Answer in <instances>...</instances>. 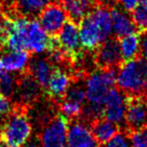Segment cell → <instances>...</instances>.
I'll return each instance as SVG.
<instances>
[{"label": "cell", "instance_id": "cell-1", "mask_svg": "<svg viewBox=\"0 0 147 147\" xmlns=\"http://www.w3.org/2000/svg\"><path fill=\"white\" fill-rule=\"evenodd\" d=\"M29 109L13 103L11 112L1 124V136L5 147H24L32 134Z\"/></svg>", "mask_w": 147, "mask_h": 147}, {"label": "cell", "instance_id": "cell-2", "mask_svg": "<svg viewBox=\"0 0 147 147\" xmlns=\"http://www.w3.org/2000/svg\"><path fill=\"white\" fill-rule=\"evenodd\" d=\"M116 87L125 96L147 97V61L140 57L124 61L118 69Z\"/></svg>", "mask_w": 147, "mask_h": 147}, {"label": "cell", "instance_id": "cell-3", "mask_svg": "<svg viewBox=\"0 0 147 147\" xmlns=\"http://www.w3.org/2000/svg\"><path fill=\"white\" fill-rule=\"evenodd\" d=\"M15 85L16 86L14 96L16 95L17 100L14 104L24 106L28 109L41 100L45 94L36 79L27 67L19 71L18 75L15 76Z\"/></svg>", "mask_w": 147, "mask_h": 147}, {"label": "cell", "instance_id": "cell-4", "mask_svg": "<svg viewBox=\"0 0 147 147\" xmlns=\"http://www.w3.org/2000/svg\"><path fill=\"white\" fill-rule=\"evenodd\" d=\"M67 127L69 120L59 111L38 130L36 138L40 147H65Z\"/></svg>", "mask_w": 147, "mask_h": 147}, {"label": "cell", "instance_id": "cell-5", "mask_svg": "<svg viewBox=\"0 0 147 147\" xmlns=\"http://www.w3.org/2000/svg\"><path fill=\"white\" fill-rule=\"evenodd\" d=\"M92 61L97 69H118L124 63L119 39L111 35L103 41L92 53Z\"/></svg>", "mask_w": 147, "mask_h": 147}, {"label": "cell", "instance_id": "cell-6", "mask_svg": "<svg viewBox=\"0 0 147 147\" xmlns=\"http://www.w3.org/2000/svg\"><path fill=\"white\" fill-rule=\"evenodd\" d=\"M124 125L127 132L147 127V97L126 96Z\"/></svg>", "mask_w": 147, "mask_h": 147}, {"label": "cell", "instance_id": "cell-7", "mask_svg": "<svg viewBox=\"0 0 147 147\" xmlns=\"http://www.w3.org/2000/svg\"><path fill=\"white\" fill-rule=\"evenodd\" d=\"M67 19L65 11L57 0L47 4L37 16L38 23L49 36H57Z\"/></svg>", "mask_w": 147, "mask_h": 147}, {"label": "cell", "instance_id": "cell-8", "mask_svg": "<svg viewBox=\"0 0 147 147\" xmlns=\"http://www.w3.org/2000/svg\"><path fill=\"white\" fill-rule=\"evenodd\" d=\"M57 0H11L9 4H1L0 9L9 17H25L36 19L40 11Z\"/></svg>", "mask_w": 147, "mask_h": 147}, {"label": "cell", "instance_id": "cell-9", "mask_svg": "<svg viewBox=\"0 0 147 147\" xmlns=\"http://www.w3.org/2000/svg\"><path fill=\"white\" fill-rule=\"evenodd\" d=\"M57 37L61 49L75 59L79 61L86 55L87 51H84L81 45L78 25L69 18L63 25Z\"/></svg>", "mask_w": 147, "mask_h": 147}, {"label": "cell", "instance_id": "cell-10", "mask_svg": "<svg viewBox=\"0 0 147 147\" xmlns=\"http://www.w3.org/2000/svg\"><path fill=\"white\" fill-rule=\"evenodd\" d=\"M67 144V147H101L93 136L88 122L82 118L69 121Z\"/></svg>", "mask_w": 147, "mask_h": 147}, {"label": "cell", "instance_id": "cell-11", "mask_svg": "<svg viewBox=\"0 0 147 147\" xmlns=\"http://www.w3.org/2000/svg\"><path fill=\"white\" fill-rule=\"evenodd\" d=\"M126 109V96L116 86L110 89L105 103L103 117L124 129V117Z\"/></svg>", "mask_w": 147, "mask_h": 147}, {"label": "cell", "instance_id": "cell-12", "mask_svg": "<svg viewBox=\"0 0 147 147\" xmlns=\"http://www.w3.org/2000/svg\"><path fill=\"white\" fill-rule=\"evenodd\" d=\"M79 34L83 49L89 53H93L104 41L100 28L91 12L79 23Z\"/></svg>", "mask_w": 147, "mask_h": 147}, {"label": "cell", "instance_id": "cell-13", "mask_svg": "<svg viewBox=\"0 0 147 147\" xmlns=\"http://www.w3.org/2000/svg\"><path fill=\"white\" fill-rule=\"evenodd\" d=\"M71 74L63 67H55L51 73L49 86L45 91V95L55 101H59L65 94L71 83Z\"/></svg>", "mask_w": 147, "mask_h": 147}, {"label": "cell", "instance_id": "cell-14", "mask_svg": "<svg viewBox=\"0 0 147 147\" xmlns=\"http://www.w3.org/2000/svg\"><path fill=\"white\" fill-rule=\"evenodd\" d=\"M67 18L79 26V23L91 11L97 8L95 0H57Z\"/></svg>", "mask_w": 147, "mask_h": 147}, {"label": "cell", "instance_id": "cell-15", "mask_svg": "<svg viewBox=\"0 0 147 147\" xmlns=\"http://www.w3.org/2000/svg\"><path fill=\"white\" fill-rule=\"evenodd\" d=\"M49 35L45 32L36 19H30L27 29V51L32 55H40L47 51Z\"/></svg>", "mask_w": 147, "mask_h": 147}, {"label": "cell", "instance_id": "cell-16", "mask_svg": "<svg viewBox=\"0 0 147 147\" xmlns=\"http://www.w3.org/2000/svg\"><path fill=\"white\" fill-rule=\"evenodd\" d=\"M27 69L32 74L33 77L36 79V81L38 82V84L40 85V87L45 93L47 86H49L51 73L55 69V65L51 61L49 55H47V57H36L30 59L28 65H27Z\"/></svg>", "mask_w": 147, "mask_h": 147}, {"label": "cell", "instance_id": "cell-17", "mask_svg": "<svg viewBox=\"0 0 147 147\" xmlns=\"http://www.w3.org/2000/svg\"><path fill=\"white\" fill-rule=\"evenodd\" d=\"M93 136L95 137L100 145L105 144L110 139H112L122 128L119 125L112 123L105 119L104 117H99L88 123Z\"/></svg>", "mask_w": 147, "mask_h": 147}, {"label": "cell", "instance_id": "cell-18", "mask_svg": "<svg viewBox=\"0 0 147 147\" xmlns=\"http://www.w3.org/2000/svg\"><path fill=\"white\" fill-rule=\"evenodd\" d=\"M111 16L113 24V36L120 39L123 36L137 32L130 15L127 14L126 11L123 10L121 7L117 6L111 9Z\"/></svg>", "mask_w": 147, "mask_h": 147}, {"label": "cell", "instance_id": "cell-19", "mask_svg": "<svg viewBox=\"0 0 147 147\" xmlns=\"http://www.w3.org/2000/svg\"><path fill=\"white\" fill-rule=\"evenodd\" d=\"M32 53L28 51H1L0 59L6 71H21L27 67Z\"/></svg>", "mask_w": 147, "mask_h": 147}, {"label": "cell", "instance_id": "cell-20", "mask_svg": "<svg viewBox=\"0 0 147 147\" xmlns=\"http://www.w3.org/2000/svg\"><path fill=\"white\" fill-rule=\"evenodd\" d=\"M121 55L124 61H129L140 57V33L134 32L119 39Z\"/></svg>", "mask_w": 147, "mask_h": 147}, {"label": "cell", "instance_id": "cell-21", "mask_svg": "<svg viewBox=\"0 0 147 147\" xmlns=\"http://www.w3.org/2000/svg\"><path fill=\"white\" fill-rule=\"evenodd\" d=\"M130 17L137 32L147 31V0H142L130 12Z\"/></svg>", "mask_w": 147, "mask_h": 147}, {"label": "cell", "instance_id": "cell-22", "mask_svg": "<svg viewBox=\"0 0 147 147\" xmlns=\"http://www.w3.org/2000/svg\"><path fill=\"white\" fill-rule=\"evenodd\" d=\"M15 76H11L7 71L0 73V95L12 100L15 94Z\"/></svg>", "mask_w": 147, "mask_h": 147}, {"label": "cell", "instance_id": "cell-23", "mask_svg": "<svg viewBox=\"0 0 147 147\" xmlns=\"http://www.w3.org/2000/svg\"><path fill=\"white\" fill-rule=\"evenodd\" d=\"M131 141L127 132L122 129L119 133H117L112 139L106 142L105 144L101 145V147H131Z\"/></svg>", "mask_w": 147, "mask_h": 147}, {"label": "cell", "instance_id": "cell-24", "mask_svg": "<svg viewBox=\"0 0 147 147\" xmlns=\"http://www.w3.org/2000/svg\"><path fill=\"white\" fill-rule=\"evenodd\" d=\"M127 134L132 147H147V127L133 132H127Z\"/></svg>", "mask_w": 147, "mask_h": 147}, {"label": "cell", "instance_id": "cell-25", "mask_svg": "<svg viewBox=\"0 0 147 147\" xmlns=\"http://www.w3.org/2000/svg\"><path fill=\"white\" fill-rule=\"evenodd\" d=\"M13 108V104L11 100L6 97L0 95V118L6 117L11 112Z\"/></svg>", "mask_w": 147, "mask_h": 147}, {"label": "cell", "instance_id": "cell-26", "mask_svg": "<svg viewBox=\"0 0 147 147\" xmlns=\"http://www.w3.org/2000/svg\"><path fill=\"white\" fill-rule=\"evenodd\" d=\"M142 0H118V6L127 12H131Z\"/></svg>", "mask_w": 147, "mask_h": 147}, {"label": "cell", "instance_id": "cell-27", "mask_svg": "<svg viewBox=\"0 0 147 147\" xmlns=\"http://www.w3.org/2000/svg\"><path fill=\"white\" fill-rule=\"evenodd\" d=\"M140 55L147 61V31L140 33Z\"/></svg>", "mask_w": 147, "mask_h": 147}, {"label": "cell", "instance_id": "cell-28", "mask_svg": "<svg viewBox=\"0 0 147 147\" xmlns=\"http://www.w3.org/2000/svg\"><path fill=\"white\" fill-rule=\"evenodd\" d=\"M3 20H4L3 12L0 9V49H1V41H2V37H3Z\"/></svg>", "mask_w": 147, "mask_h": 147}, {"label": "cell", "instance_id": "cell-29", "mask_svg": "<svg viewBox=\"0 0 147 147\" xmlns=\"http://www.w3.org/2000/svg\"><path fill=\"white\" fill-rule=\"evenodd\" d=\"M24 147H40V144H39V141H38V139L35 137L34 139H33L32 141H30V142L27 144L26 143V145H25Z\"/></svg>", "mask_w": 147, "mask_h": 147}, {"label": "cell", "instance_id": "cell-30", "mask_svg": "<svg viewBox=\"0 0 147 147\" xmlns=\"http://www.w3.org/2000/svg\"><path fill=\"white\" fill-rule=\"evenodd\" d=\"M0 147H5L4 143L2 141V136H1V126H0Z\"/></svg>", "mask_w": 147, "mask_h": 147}, {"label": "cell", "instance_id": "cell-31", "mask_svg": "<svg viewBox=\"0 0 147 147\" xmlns=\"http://www.w3.org/2000/svg\"><path fill=\"white\" fill-rule=\"evenodd\" d=\"M3 69H4V67H3L2 61H1V59H0V73H1V71H3Z\"/></svg>", "mask_w": 147, "mask_h": 147}, {"label": "cell", "instance_id": "cell-32", "mask_svg": "<svg viewBox=\"0 0 147 147\" xmlns=\"http://www.w3.org/2000/svg\"><path fill=\"white\" fill-rule=\"evenodd\" d=\"M0 1H1V0H0Z\"/></svg>", "mask_w": 147, "mask_h": 147}]
</instances>
